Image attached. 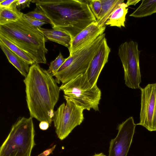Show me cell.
Wrapping results in <instances>:
<instances>
[{
    "label": "cell",
    "instance_id": "cell-14",
    "mask_svg": "<svg viewBox=\"0 0 156 156\" xmlns=\"http://www.w3.org/2000/svg\"><path fill=\"white\" fill-rule=\"evenodd\" d=\"M0 46L9 62L19 71L22 75L25 77H26L30 71L29 65L13 52L1 41Z\"/></svg>",
    "mask_w": 156,
    "mask_h": 156
},
{
    "label": "cell",
    "instance_id": "cell-29",
    "mask_svg": "<svg viewBox=\"0 0 156 156\" xmlns=\"http://www.w3.org/2000/svg\"><path fill=\"white\" fill-rule=\"evenodd\" d=\"M92 156H106L103 153H101L98 154H95Z\"/></svg>",
    "mask_w": 156,
    "mask_h": 156
},
{
    "label": "cell",
    "instance_id": "cell-11",
    "mask_svg": "<svg viewBox=\"0 0 156 156\" xmlns=\"http://www.w3.org/2000/svg\"><path fill=\"white\" fill-rule=\"evenodd\" d=\"M111 49L105 37L92 59L86 73L89 82L92 87L97 84L100 74L107 63Z\"/></svg>",
    "mask_w": 156,
    "mask_h": 156
},
{
    "label": "cell",
    "instance_id": "cell-12",
    "mask_svg": "<svg viewBox=\"0 0 156 156\" xmlns=\"http://www.w3.org/2000/svg\"><path fill=\"white\" fill-rule=\"evenodd\" d=\"M106 26L99 27L96 23H93L85 28L72 39L69 55L83 47L99 36L103 34Z\"/></svg>",
    "mask_w": 156,
    "mask_h": 156
},
{
    "label": "cell",
    "instance_id": "cell-9",
    "mask_svg": "<svg viewBox=\"0 0 156 156\" xmlns=\"http://www.w3.org/2000/svg\"><path fill=\"white\" fill-rule=\"evenodd\" d=\"M141 91L140 125L150 131H156V83L140 87Z\"/></svg>",
    "mask_w": 156,
    "mask_h": 156
},
{
    "label": "cell",
    "instance_id": "cell-17",
    "mask_svg": "<svg viewBox=\"0 0 156 156\" xmlns=\"http://www.w3.org/2000/svg\"><path fill=\"white\" fill-rule=\"evenodd\" d=\"M156 13V0H143L140 6L129 15L141 18Z\"/></svg>",
    "mask_w": 156,
    "mask_h": 156
},
{
    "label": "cell",
    "instance_id": "cell-15",
    "mask_svg": "<svg viewBox=\"0 0 156 156\" xmlns=\"http://www.w3.org/2000/svg\"><path fill=\"white\" fill-rule=\"evenodd\" d=\"M124 0H101V9L96 23L100 27L106 26L105 23L113 12Z\"/></svg>",
    "mask_w": 156,
    "mask_h": 156
},
{
    "label": "cell",
    "instance_id": "cell-22",
    "mask_svg": "<svg viewBox=\"0 0 156 156\" xmlns=\"http://www.w3.org/2000/svg\"><path fill=\"white\" fill-rule=\"evenodd\" d=\"M25 15L29 17L52 25L51 22L46 16L35 9L34 11L29 12Z\"/></svg>",
    "mask_w": 156,
    "mask_h": 156
},
{
    "label": "cell",
    "instance_id": "cell-25",
    "mask_svg": "<svg viewBox=\"0 0 156 156\" xmlns=\"http://www.w3.org/2000/svg\"><path fill=\"white\" fill-rule=\"evenodd\" d=\"M16 0H5L0 3V9L9 8L13 6Z\"/></svg>",
    "mask_w": 156,
    "mask_h": 156
},
{
    "label": "cell",
    "instance_id": "cell-7",
    "mask_svg": "<svg viewBox=\"0 0 156 156\" xmlns=\"http://www.w3.org/2000/svg\"><path fill=\"white\" fill-rule=\"evenodd\" d=\"M66 101L54 111L52 122L58 138L61 140L67 137L76 126L83 121L84 109L73 100L67 98Z\"/></svg>",
    "mask_w": 156,
    "mask_h": 156
},
{
    "label": "cell",
    "instance_id": "cell-1",
    "mask_svg": "<svg viewBox=\"0 0 156 156\" xmlns=\"http://www.w3.org/2000/svg\"><path fill=\"white\" fill-rule=\"evenodd\" d=\"M23 82L30 117L40 122H47L51 126L60 91L55 79L35 63L30 67Z\"/></svg>",
    "mask_w": 156,
    "mask_h": 156
},
{
    "label": "cell",
    "instance_id": "cell-18",
    "mask_svg": "<svg viewBox=\"0 0 156 156\" xmlns=\"http://www.w3.org/2000/svg\"><path fill=\"white\" fill-rule=\"evenodd\" d=\"M16 2L10 8L0 9V25L16 21L21 17L23 13L17 8Z\"/></svg>",
    "mask_w": 156,
    "mask_h": 156
},
{
    "label": "cell",
    "instance_id": "cell-10",
    "mask_svg": "<svg viewBox=\"0 0 156 156\" xmlns=\"http://www.w3.org/2000/svg\"><path fill=\"white\" fill-rule=\"evenodd\" d=\"M136 125L130 117L118 126L117 134L110 142L108 156H127Z\"/></svg>",
    "mask_w": 156,
    "mask_h": 156
},
{
    "label": "cell",
    "instance_id": "cell-23",
    "mask_svg": "<svg viewBox=\"0 0 156 156\" xmlns=\"http://www.w3.org/2000/svg\"><path fill=\"white\" fill-rule=\"evenodd\" d=\"M23 16L26 20L31 25L37 27H41L47 23L29 17L23 13Z\"/></svg>",
    "mask_w": 156,
    "mask_h": 156
},
{
    "label": "cell",
    "instance_id": "cell-20",
    "mask_svg": "<svg viewBox=\"0 0 156 156\" xmlns=\"http://www.w3.org/2000/svg\"><path fill=\"white\" fill-rule=\"evenodd\" d=\"M66 58H64L60 52L58 57L50 63L48 72L52 76H54L58 70L65 62Z\"/></svg>",
    "mask_w": 156,
    "mask_h": 156
},
{
    "label": "cell",
    "instance_id": "cell-4",
    "mask_svg": "<svg viewBox=\"0 0 156 156\" xmlns=\"http://www.w3.org/2000/svg\"><path fill=\"white\" fill-rule=\"evenodd\" d=\"M33 118L20 117L0 147V156H31L36 145Z\"/></svg>",
    "mask_w": 156,
    "mask_h": 156
},
{
    "label": "cell",
    "instance_id": "cell-21",
    "mask_svg": "<svg viewBox=\"0 0 156 156\" xmlns=\"http://www.w3.org/2000/svg\"><path fill=\"white\" fill-rule=\"evenodd\" d=\"M87 1L92 13L97 20L101 10V0H87Z\"/></svg>",
    "mask_w": 156,
    "mask_h": 156
},
{
    "label": "cell",
    "instance_id": "cell-5",
    "mask_svg": "<svg viewBox=\"0 0 156 156\" xmlns=\"http://www.w3.org/2000/svg\"><path fill=\"white\" fill-rule=\"evenodd\" d=\"M105 37V34H101L69 55L54 76L57 83H66L86 73Z\"/></svg>",
    "mask_w": 156,
    "mask_h": 156
},
{
    "label": "cell",
    "instance_id": "cell-19",
    "mask_svg": "<svg viewBox=\"0 0 156 156\" xmlns=\"http://www.w3.org/2000/svg\"><path fill=\"white\" fill-rule=\"evenodd\" d=\"M0 41L29 65H32L36 63L35 60L28 54L1 34Z\"/></svg>",
    "mask_w": 156,
    "mask_h": 156
},
{
    "label": "cell",
    "instance_id": "cell-16",
    "mask_svg": "<svg viewBox=\"0 0 156 156\" xmlns=\"http://www.w3.org/2000/svg\"><path fill=\"white\" fill-rule=\"evenodd\" d=\"M128 7L124 2L120 4L112 13L107 21L105 25L119 28L125 27L126 16L128 12Z\"/></svg>",
    "mask_w": 156,
    "mask_h": 156
},
{
    "label": "cell",
    "instance_id": "cell-26",
    "mask_svg": "<svg viewBox=\"0 0 156 156\" xmlns=\"http://www.w3.org/2000/svg\"><path fill=\"white\" fill-rule=\"evenodd\" d=\"M56 147V145H55L51 148L46 150L37 156H48L52 153Z\"/></svg>",
    "mask_w": 156,
    "mask_h": 156
},
{
    "label": "cell",
    "instance_id": "cell-13",
    "mask_svg": "<svg viewBox=\"0 0 156 156\" xmlns=\"http://www.w3.org/2000/svg\"><path fill=\"white\" fill-rule=\"evenodd\" d=\"M38 28L48 40L63 45L69 50L72 40L69 34L58 29H48L41 27Z\"/></svg>",
    "mask_w": 156,
    "mask_h": 156
},
{
    "label": "cell",
    "instance_id": "cell-2",
    "mask_svg": "<svg viewBox=\"0 0 156 156\" xmlns=\"http://www.w3.org/2000/svg\"><path fill=\"white\" fill-rule=\"evenodd\" d=\"M35 9L46 16L51 21L53 29L64 31L72 39L87 26L97 20L87 0H33Z\"/></svg>",
    "mask_w": 156,
    "mask_h": 156
},
{
    "label": "cell",
    "instance_id": "cell-28",
    "mask_svg": "<svg viewBox=\"0 0 156 156\" xmlns=\"http://www.w3.org/2000/svg\"><path fill=\"white\" fill-rule=\"evenodd\" d=\"M140 1V0H128L126 4L128 6L131 5H135Z\"/></svg>",
    "mask_w": 156,
    "mask_h": 156
},
{
    "label": "cell",
    "instance_id": "cell-6",
    "mask_svg": "<svg viewBox=\"0 0 156 156\" xmlns=\"http://www.w3.org/2000/svg\"><path fill=\"white\" fill-rule=\"evenodd\" d=\"M59 89L63 91L64 98L73 100L84 110L99 111L101 91L97 84L91 86L86 73L62 84Z\"/></svg>",
    "mask_w": 156,
    "mask_h": 156
},
{
    "label": "cell",
    "instance_id": "cell-3",
    "mask_svg": "<svg viewBox=\"0 0 156 156\" xmlns=\"http://www.w3.org/2000/svg\"><path fill=\"white\" fill-rule=\"evenodd\" d=\"M0 34L28 54L36 63H47L48 39L38 27L28 22L23 13L17 21L0 25Z\"/></svg>",
    "mask_w": 156,
    "mask_h": 156
},
{
    "label": "cell",
    "instance_id": "cell-30",
    "mask_svg": "<svg viewBox=\"0 0 156 156\" xmlns=\"http://www.w3.org/2000/svg\"><path fill=\"white\" fill-rule=\"evenodd\" d=\"M5 0H0V3L2 2H3Z\"/></svg>",
    "mask_w": 156,
    "mask_h": 156
},
{
    "label": "cell",
    "instance_id": "cell-27",
    "mask_svg": "<svg viewBox=\"0 0 156 156\" xmlns=\"http://www.w3.org/2000/svg\"><path fill=\"white\" fill-rule=\"evenodd\" d=\"M49 126H50L49 123L46 121L41 122L39 124L40 128L43 130H46L49 128Z\"/></svg>",
    "mask_w": 156,
    "mask_h": 156
},
{
    "label": "cell",
    "instance_id": "cell-8",
    "mask_svg": "<svg viewBox=\"0 0 156 156\" xmlns=\"http://www.w3.org/2000/svg\"><path fill=\"white\" fill-rule=\"evenodd\" d=\"M138 44L130 41L122 44L118 54L124 70L125 84L129 88L138 89L141 82L140 68V55Z\"/></svg>",
    "mask_w": 156,
    "mask_h": 156
},
{
    "label": "cell",
    "instance_id": "cell-24",
    "mask_svg": "<svg viewBox=\"0 0 156 156\" xmlns=\"http://www.w3.org/2000/svg\"><path fill=\"white\" fill-rule=\"evenodd\" d=\"M31 0H16V2L17 8L20 11L25 7H30Z\"/></svg>",
    "mask_w": 156,
    "mask_h": 156
}]
</instances>
